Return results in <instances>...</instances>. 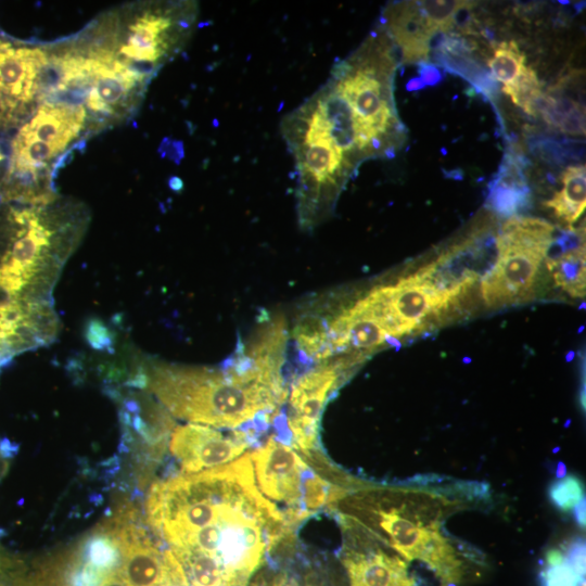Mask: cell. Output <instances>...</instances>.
Segmentation results:
<instances>
[{
    "label": "cell",
    "instance_id": "6da1fadb",
    "mask_svg": "<svg viewBox=\"0 0 586 586\" xmlns=\"http://www.w3.org/2000/svg\"><path fill=\"white\" fill-rule=\"evenodd\" d=\"M143 517L189 586H247L291 530L259 492L249 453L218 468L155 481Z\"/></svg>",
    "mask_w": 586,
    "mask_h": 586
},
{
    "label": "cell",
    "instance_id": "7a4b0ae2",
    "mask_svg": "<svg viewBox=\"0 0 586 586\" xmlns=\"http://www.w3.org/2000/svg\"><path fill=\"white\" fill-rule=\"evenodd\" d=\"M126 365L127 386L143 388L181 420L216 429L269 419L288 396L283 362L242 348L222 368L166 362L133 348Z\"/></svg>",
    "mask_w": 586,
    "mask_h": 586
},
{
    "label": "cell",
    "instance_id": "3957f363",
    "mask_svg": "<svg viewBox=\"0 0 586 586\" xmlns=\"http://www.w3.org/2000/svg\"><path fill=\"white\" fill-rule=\"evenodd\" d=\"M280 129L294 160L298 220L307 229L330 212L352 168V157L383 149L331 76L283 116Z\"/></svg>",
    "mask_w": 586,
    "mask_h": 586
},
{
    "label": "cell",
    "instance_id": "277c9868",
    "mask_svg": "<svg viewBox=\"0 0 586 586\" xmlns=\"http://www.w3.org/2000/svg\"><path fill=\"white\" fill-rule=\"evenodd\" d=\"M72 199L0 211V293L11 301H52V291L89 224Z\"/></svg>",
    "mask_w": 586,
    "mask_h": 586
},
{
    "label": "cell",
    "instance_id": "5b68a950",
    "mask_svg": "<svg viewBox=\"0 0 586 586\" xmlns=\"http://www.w3.org/2000/svg\"><path fill=\"white\" fill-rule=\"evenodd\" d=\"M194 1H144L111 11L81 35L152 80L187 44L198 22Z\"/></svg>",
    "mask_w": 586,
    "mask_h": 586
},
{
    "label": "cell",
    "instance_id": "8992f818",
    "mask_svg": "<svg viewBox=\"0 0 586 586\" xmlns=\"http://www.w3.org/2000/svg\"><path fill=\"white\" fill-rule=\"evenodd\" d=\"M82 135L87 130L81 105L39 103L12 140L8 168L0 180L1 202L40 206L56 201L54 168Z\"/></svg>",
    "mask_w": 586,
    "mask_h": 586
},
{
    "label": "cell",
    "instance_id": "52a82bcc",
    "mask_svg": "<svg viewBox=\"0 0 586 586\" xmlns=\"http://www.w3.org/2000/svg\"><path fill=\"white\" fill-rule=\"evenodd\" d=\"M262 495L281 512L290 528L345 494L316 474L289 445L275 436L249 453Z\"/></svg>",
    "mask_w": 586,
    "mask_h": 586
},
{
    "label": "cell",
    "instance_id": "ba28073f",
    "mask_svg": "<svg viewBox=\"0 0 586 586\" xmlns=\"http://www.w3.org/2000/svg\"><path fill=\"white\" fill-rule=\"evenodd\" d=\"M556 227L537 218L507 220L496 240V260L481 280V292L488 307L521 303L530 297Z\"/></svg>",
    "mask_w": 586,
    "mask_h": 586
},
{
    "label": "cell",
    "instance_id": "9c48e42d",
    "mask_svg": "<svg viewBox=\"0 0 586 586\" xmlns=\"http://www.w3.org/2000/svg\"><path fill=\"white\" fill-rule=\"evenodd\" d=\"M340 518L368 520L373 535L407 561L424 562L443 586L460 582L461 561L451 545L431 524L423 526L408 517L403 507L387 506L381 499L354 497L340 505Z\"/></svg>",
    "mask_w": 586,
    "mask_h": 586
},
{
    "label": "cell",
    "instance_id": "30bf717a",
    "mask_svg": "<svg viewBox=\"0 0 586 586\" xmlns=\"http://www.w3.org/2000/svg\"><path fill=\"white\" fill-rule=\"evenodd\" d=\"M49 49L13 44L0 48V128L12 127L31 115L39 104Z\"/></svg>",
    "mask_w": 586,
    "mask_h": 586
},
{
    "label": "cell",
    "instance_id": "8fae6325",
    "mask_svg": "<svg viewBox=\"0 0 586 586\" xmlns=\"http://www.w3.org/2000/svg\"><path fill=\"white\" fill-rule=\"evenodd\" d=\"M365 297L390 339L411 333L430 315L447 308L434 290L416 273L394 284L375 286Z\"/></svg>",
    "mask_w": 586,
    "mask_h": 586
},
{
    "label": "cell",
    "instance_id": "7c38bea8",
    "mask_svg": "<svg viewBox=\"0 0 586 586\" xmlns=\"http://www.w3.org/2000/svg\"><path fill=\"white\" fill-rule=\"evenodd\" d=\"M341 364H323L296 379L288 392L286 424L295 448L309 454L317 444L319 421L336 387Z\"/></svg>",
    "mask_w": 586,
    "mask_h": 586
},
{
    "label": "cell",
    "instance_id": "4fadbf2b",
    "mask_svg": "<svg viewBox=\"0 0 586 586\" xmlns=\"http://www.w3.org/2000/svg\"><path fill=\"white\" fill-rule=\"evenodd\" d=\"M250 444V436L244 432L225 434L213 426L188 423L174 429L169 450L180 472L195 473L232 462Z\"/></svg>",
    "mask_w": 586,
    "mask_h": 586
},
{
    "label": "cell",
    "instance_id": "5bb4252c",
    "mask_svg": "<svg viewBox=\"0 0 586 586\" xmlns=\"http://www.w3.org/2000/svg\"><path fill=\"white\" fill-rule=\"evenodd\" d=\"M486 246L477 239L468 240L444 253L415 273L430 285L448 307L491 268Z\"/></svg>",
    "mask_w": 586,
    "mask_h": 586
},
{
    "label": "cell",
    "instance_id": "9a60e30c",
    "mask_svg": "<svg viewBox=\"0 0 586 586\" xmlns=\"http://www.w3.org/2000/svg\"><path fill=\"white\" fill-rule=\"evenodd\" d=\"M69 546L28 556L0 547V586H71Z\"/></svg>",
    "mask_w": 586,
    "mask_h": 586
},
{
    "label": "cell",
    "instance_id": "2e32d148",
    "mask_svg": "<svg viewBox=\"0 0 586 586\" xmlns=\"http://www.w3.org/2000/svg\"><path fill=\"white\" fill-rule=\"evenodd\" d=\"M351 586H418L399 557L379 547H346L341 556Z\"/></svg>",
    "mask_w": 586,
    "mask_h": 586
},
{
    "label": "cell",
    "instance_id": "e0dca14e",
    "mask_svg": "<svg viewBox=\"0 0 586 586\" xmlns=\"http://www.w3.org/2000/svg\"><path fill=\"white\" fill-rule=\"evenodd\" d=\"M386 25L403 51L406 61L424 58L429 40L435 34L418 2L391 7L385 13Z\"/></svg>",
    "mask_w": 586,
    "mask_h": 586
},
{
    "label": "cell",
    "instance_id": "ac0fdd59",
    "mask_svg": "<svg viewBox=\"0 0 586 586\" xmlns=\"http://www.w3.org/2000/svg\"><path fill=\"white\" fill-rule=\"evenodd\" d=\"M562 189L547 201L556 216L570 228L583 214L586 206V170L584 165L568 167L562 176Z\"/></svg>",
    "mask_w": 586,
    "mask_h": 586
},
{
    "label": "cell",
    "instance_id": "d6986e66",
    "mask_svg": "<svg viewBox=\"0 0 586 586\" xmlns=\"http://www.w3.org/2000/svg\"><path fill=\"white\" fill-rule=\"evenodd\" d=\"M540 114L550 126L559 130L582 135L585 132V118L582 106L573 100L555 93H544L538 105Z\"/></svg>",
    "mask_w": 586,
    "mask_h": 586
},
{
    "label": "cell",
    "instance_id": "ffe728a7",
    "mask_svg": "<svg viewBox=\"0 0 586 586\" xmlns=\"http://www.w3.org/2000/svg\"><path fill=\"white\" fill-rule=\"evenodd\" d=\"M556 285L573 297L585 295V245L566 252L550 268Z\"/></svg>",
    "mask_w": 586,
    "mask_h": 586
},
{
    "label": "cell",
    "instance_id": "44dd1931",
    "mask_svg": "<svg viewBox=\"0 0 586 586\" xmlns=\"http://www.w3.org/2000/svg\"><path fill=\"white\" fill-rule=\"evenodd\" d=\"M488 66L496 80L504 87L513 84L525 68V55L513 40L502 41L494 49Z\"/></svg>",
    "mask_w": 586,
    "mask_h": 586
},
{
    "label": "cell",
    "instance_id": "7402d4cb",
    "mask_svg": "<svg viewBox=\"0 0 586 586\" xmlns=\"http://www.w3.org/2000/svg\"><path fill=\"white\" fill-rule=\"evenodd\" d=\"M502 91L524 112L532 116L537 115L544 93L537 74L531 66L526 65L518 79L513 84L502 87Z\"/></svg>",
    "mask_w": 586,
    "mask_h": 586
},
{
    "label": "cell",
    "instance_id": "603a6c76",
    "mask_svg": "<svg viewBox=\"0 0 586 586\" xmlns=\"http://www.w3.org/2000/svg\"><path fill=\"white\" fill-rule=\"evenodd\" d=\"M585 555L581 545L572 548L570 558L544 572L545 586H584Z\"/></svg>",
    "mask_w": 586,
    "mask_h": 586
},
{
    "label": "cell",
    "instance_id": "cb8c5ba5",
    "mask_svg": "<svg viewBox=\"0 0 586 586\" xmlns=\"http://www.w3.org/2000/svg\"><path fill=\"white\" fill-rule=\"evenodd\" d=\"M418 3L435 33L449 29L458 12L470 4L468 1H418Z\"/></svg>",
    "mask_w": 586,
    "mask_h": 586
},
{
    "label": "cell",
    "instance_id": "d4e9b609",
    "mask_svg": "<svg viewBox=\"0 0 586 586\" xmlns=\"http://www.w3.org/2000/svg\"><path fill=\"white\" fill-rule=\"evenodd\" d=\"M548 493L553 505L563 512L572 510L584 499L582 483L573 475L556 481Z\"/></svg>",
    "mask_w": 586,
    "mask_h": 586
},
{
    "label": "cell",
    "instance_id": "484cf974",
    "mask_svg": "<svg viewBox=\"0 0 586 586\" xmlns=\"http://www.w3.org/2000/svg\"><path fill=\"white\" fill-rule=\"evenodd\" d=\"M247 586H300L285 573L275 571L263 572L256 575L254 581Z\"/></svg>",
    "mask_w": 586,
    "mask_h": 586
},
{
    "label": "cell",
    "instance_id": "4316f807",
    "mask_svg": "<svg viewBox=\"0 0 586 586\" xmlns=\"http://www.w3.org/2000/svg\"><path fill=\"white\" fill-rule=\"evenodd\" d=\"M576 520L581 526H585V502L584 499L575 507Z\"/></svg>",
    "mask_w": 586,
    "mask_h": 586
},
{
    "label": "cell",
    "instance_id": "83f0119b",
    "mask_svg": "<svg viewBox=\"0 0 586 586\" xmlns=\"http://www.w3.org/2000/svg\"><path fill=\"white\" fill-rule=\"evenodd\" d=\"M7 469V454L3 442H0V481L2 480Z\"/></svg>",
    "mask_w": 586,
    "mask_h": 586
},
{
    "label": "cell",
    "instance_id": "f1b7e54d",
    "mask_svg": "<svg viewBox=\"0 0 586 586\" xmlns=\"http://www.w3.org/2000/svg\"><path fill=\"white\" fill-rule=\"evenodd\" d=\"M564 474H565V468L560 463L559 468H558V471H557V475L558 476H564Z\"/></svg>",
    "mask_w": 586,
    "mask_h": 586
},
{
    "label": "cell",
    "instance_id": "f546056e",
    "mask_svg": "<svg viewBox=\"0 0 586 586\" xmlns=\"http://www.w3.org/2000/svg\"><path fill=\"white\" fill-rule=\"evenodd\" d=\"M5 160V155L4 153L2 152L1 148H0V165H2V163L4 162Z\"/></svg>",
    "mask_w": 586,
    "mask_h": 586
},
{
    "label": "cell",
    "instance_id": "4dcf8cb0",
    "mask_svg": "<svg viewBox=\"0 0 586 586\" xmlns=\"http://www.w3.org/2000/svg\"><path fill=\"white\" fill-rule=\"evenodd\" d=\"M7 41V39L0 37V48Z\"/></svg>",
    "mask_w": 586,
    "mask_h": 586
}]
</instances>
